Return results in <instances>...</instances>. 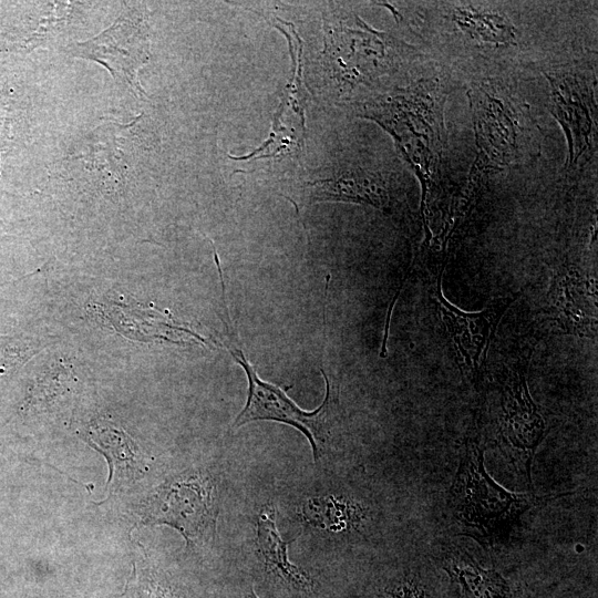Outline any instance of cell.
Wrapping results in <instances>:
<instances>
[{
    "label": "cell",
    "instance_id": "cell-1",
    "mask_svg": "<svg viewBox=\"0 0 598 598\" xmlns=\"http://www.w3.org/2000/svg\"><path fill=\"white\" fill-rule=\"evenodd\" d=\"M447 85L439 78H423L406 87L379 96L362 107L361 116L377 122L420 181L424 239L443 225L442 163L446 147L444 106Z\"/></svg>",
    "mask_w": 598,
    "mask_h": 598
},
{
    "label": "cell",
    "instance_id": "cell-2",
    "mask_svg": "<svg viewBox=\"0 0 598 598\" xmlns=\"http://www.w3.org/2000/svg\"><path fill=\"white\" fill-rule=\"evenodd\" d=\"M466 95L477 153L460 195L473 206L488 174L533 162L540 155L542 131L529 105L499 80L480 81Z\"/></svg>",
    "mask_w": 598,
    "mask_h": 598
},
{
    "label": "cell",
    "instance_id": "cell-3",
    "mask_svg": "<svg viewBox=\"0 0 598 598\" xmlns=\"http://www.w3.org/2000/svg\"><path fill=\"white\" fill-rule=\"evenodd\" d=\"M555 497L517 494L497 484L485 468L480 437L472 436L465 441L460 456L448 507L458 534L492 550L508 542L526 511Z\"/></svg>",
    "mask_w": 598,
    "mask_h": 598
},
{
    "label": "cell",
    "instance_id": "cell-4",
    "mask_svg": "<svg viewBox=\"0 0 598 598\" xmlns=\"http://www.w3.org/2000/svg\"><path fill=\"white\" fill-rule=\"evenodd\" d=\"M230 353L243 367L249 384L247 402L236 416L234 429L252 421H276L291 425L307 437L313 461L318 463L331 434L338 405V396L326 373L322 371L326 382L323 402L313 411H305L281 388L262 381L240 350L230 349Z\"/></svg>",
    "mask_w": 598,
    "mask_h": 598
},
{
    "label": "cell",
    "instance_id": "cell-5",
    "mask_svg": "<svg viewBox=\"0 0 598 598\" xmlns=\"http://www.w3.org/2000/svg\"><path fill=\"white\" fill-rule=\"evenodd\" d=\"M426 279L431 306L445 329L461 373L470 383L477 385L496 328L520 293L495 298L483 310L466 312L446 300L442 293V276Z\"/></svg>",
    "mask_w": 598,
    "mask_h": 598
},
{
    "label": "cell",
    "instance_id": "cell-6",
    "mask_svg": "<svg viewBox=\"0 0 598 598\" xmlns=\"http://www.w3.org/2000/svg\"><path fill=\"white\" fill-rule=\"evenodd\" d=\"M217 515L215 484L202 473L188 472L157 489L148 505L146 520L174 527L187 546H193L214 539Z\"/></svg>",
    "mask_w": 598,
    "mask_h": 598
},
{
    "label": "cell",
    "instance_id": "cell-7",
    "mask_svg": "<svg viewBox=\"0 0 598 598\" xmlns=\"http://www.w3.org/2000/svg\"><path fill=\"white\" fill-rule=\"evenodd\" d=\"M550 87L549 111L568 146V171H576L597 148L595 80L576 68L544 71Z\"/></svg>",
    "mask_w": 598,
    "mask_h": 598
},
{
    "label": "cell",
    "instance_id": "cell-8",
    "mask_svg": "<svg viewBox=\"0 0 598 598\" xmlns=\"http://www.w3.org/2000/svg\"><path fill=\"white\" fill-rule=\"evenodd\" d=\"M546 432V423L529 393L526 367H513L502 384L497 439L505 456L532 487L533 458Z\"/></svg>",
    "mask_w": 598,
    "mask_h": 598
},
{
    "label": "cell",
    "instance_id": "cell-9",
    "mask_svg": "<svg viewBox=\"0 0 598 598\" xmlns=\"http://www.w3.org/2000/svg\"><path fill=\"white\" fill-rule=\"evenodd\" d=\"M331 28L328 50L339 80L353 87L391 71L402 52L391 35L375 31L359 18Z\"/></svg>",
    "mask_w": 598,
    "mask_h": 598
},
{
    "label": "cell",
    "instance_id": "cell-10",
    "mask_svg": "<svg viewBox=\"0 0 598 598\" xmlns=\"http://www.w3.org/2000/svg\"><path fill=\"white\" fill-rule=\"evenodd\" d=\"M76 56L91 59L110 70L112 75L143 94L137 74L148 60V38L145 24L131 18L117 19L97 37L76 43L71 49Z\"/></svg>",
    "mask_w": 598,
    "mask_h": 598
},
{
    "label": "cell",
    "instance_id": "cell-11",
    "mask_svg": "<svg viewBox=\"0 0 598 598\" xmlns=\"http://www.w3.org/2000/svg\"><path fill=\"white\" fill-rule=\"evenodd\" d=\"M549 318L567 334L594 338L597 333L595 280L575 266L556 270L547 292Z\"/></svg>",
    "mask_w": 598,
    "mask_h": 598
},
{
    "label": "cell",
    "instance_id": "cell-12",
    "mask_svg": "<svg viewBox=\"0 0 598 598\" xmlns=\"http://www.w3.org/2000/svg\"><path fill=\"white\" fill-rule=\"evenodd\" d=\"M390 199L388 181L379 173L359 167L305 183L291 198L297 207L333 200L367 204L381 210L390 209Z\"/></svg>",
    "mask_w": 598,
    "mask_h": 598
},
{
    "label": "cell",
    "instance_id": "cell-13",
    "mask_svg": "<svg viewBox=\"0 0 598 598\" xmlns=\"http://www.w3.org/2000/svg\"><path fill=\"white\" fill-rule=\"evenodd\" d=\"M464 598H516L511 584L495 569H485L462 547L448 545L436 556Z\"/></svg>",
    "mask_w": 598,
    "mask_h": 598
},
{
    "label": "cell",
    "instance_id": "cell-14",
    "mask_svg": "<svg viewBox=\"0 0 598 598\" xmlns=\"http://www.w3.org/2000/svg\"><path fill=\"white\" fill-rule=\"evenodd\" d=\"M297 537L283 540L276 527V511L271 505L261 508L257 519V545L266 568L281 581L298 590H308L312 587L310 577L300 568L291 564L288 557V547Z\"/></svg>",
    "mask_w": 598,
    "mask_h": 598
},
{
    "label": "cell",
    "instance_id": "cell-15",
    "mask_svg": "<svg viewBox=\"0 0 598 598\" xmlns=\"http://www.w3.org/2000/svg\"><path fill=\"white\" fill-rule=\"evenodd\" d=\"M452 20L468 38L494 45L516 43L517 30L505 13L462 4L453 8Z\"/></svg>",
    "mask_w": 598,
    "mask_h": 598
},
{
    "label": "cell",
    "instance_id": "cell-16",
    "mask_svg": "<svg viewBox=\"0 0 598 598\" xmlns=\"http://www.w3.org/2000/svg\"><path fill=\"white\" fill-rule=\"evenodd\" d=\"M87 436L91 445L109 461V483L116 472L134 474L140 471L142 457L138 446L123 430L99 423L90 429Z\"/></svg>",
    "mask_w": 598,
    "mask_h": 598
},
{
    "label": "cell",
    "instance_id": "cell-17",
    "mask_svg": "<svg viewBox=\"0 0 598 598\" xmlns=\"http://www.w3.org/2000/svg\"><path fill=\"white\" fill-rule=\"evenodd\" d=\"M307 523L330 532H342L355 526L361 514L357 506L333 496L309 499L302 507Z\"/></svg>",
    "mask_w": 598,
    "mask_h": 598
},
{
    "label": "cell",
    "instance_id": "cell-18",
    "mask_svg": "<svg viewBox=\"0 0 598 598\" xmlns=\"http://www.w3.org/2000/svg\"><path fill=\"white\" fill-rule=\"evenodd\" d=\"M382 598H432V596L415 578H403L386 589Z\"/></svg>",
    "mask_w": 598,
    "mask_h": 598
},
{
    "label": "cell",
    "instance_id": "cell-19",
    "mask_svg": "<svg viewBox=\"0 0 598 598\" xmlns=\"http://www.w3.org/2000/svg\"><path fill=\"white\" fill-rule=\"evenodd\" d=\"M246 598H259L256 592L251 589L249 594L246 595Z\"/></svg>",
    "mask_w": 598,
    "mask_h": 598
}]
</instances>
